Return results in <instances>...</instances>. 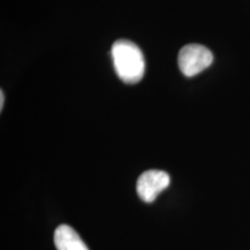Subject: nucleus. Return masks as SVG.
Here are the masks:
<instances>
[{"label": "nucleus", "mask_w": 250, "mask_h": 250, "mask_svg": "<svg viewBox=\"0 0 250 250\" xmlns=\"http://www.w3.org/2000/svg\"><path fill=\"white\" fill-rule=\"evenodd\" d=\"M111 57L117 76L125 83H137L145 73V58L136 43L118 40L112 44Z\"/></svg>", "instance_id": "1"}, {"label": "nucleus", "mask_w": 250, "mask_h": 250, "mask_svg": "<svg viewBox=\"0 0 250 250\" xmlns=\"http://www.w3.org/2000/svg\"><path fill=\"white\" fill-rule=\"evenodd\" d=\"M213 62V55L206 46L188 44L180 50L179 67L186 77H195Z\"/></svg>", "instance_id": "2"}, {"label": "nucleus", "mask_w": 250, "mask_h": 250, "mask_svg": "<svg viewBox=\"0 0 250 250\" xmlns=\"http://www.w3.org/2000/svg\"><path fill=\"white\" fill-rule=\"evenodd\" d=\"M170 184V176L164 170L144 171L137 181V193L143 202L152 203Z\"/></svg>", "instance_id": "3"}, {"label": "nucleus", "mask_w": 250, "mask_h": 250, "mask_svg": "<svg viewBox=\"0 0 250 250\" xmlns=\"http://www.w3.org/2000/svg\"><path fill=\"white\" fill-rule=\"evenodd\" d=\"M54 241L57 250H88L85 242L68 225H61L56 228Z\"/></svg>", "instance_id": "4"}, {"label": "nucleus", "mask_w": 250, "mask_h": 250, "mask_svg": "<svg viewBox=\"0 0 250 250\" xmlns=\"http://www.w3.org/2000/svg\"><path fill=\"white\" fill-rule=\"evenodd\" d=\"M4 92H0V110H1L2 107H4Z\"/></svg>", "instance_id": "5"}]
</instances>
